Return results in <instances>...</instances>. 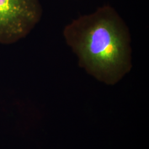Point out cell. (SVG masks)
Returning a JSON list of instances; mask_svg holds the SVG:
<instances>
[{
    "label": "cell",
    "instance_id": "obj_1",
    "mask_svg": "<svg viewBox=\"0 0 149 149\" xmlns=\"http://www.w3.org/2000/svg\"><path fill=\"white\" fill-rule=\"evenodd\" d=\"M63 36L80 68L102 82L115 85L132 69L130 30L111 6L74 19L64 28Z\"/></svg>",
    "mask_w": 149,
    "mask_h": 149
},
{
    "label": "cell",
    "instance_id": "obj_2",
    "mask_svg": "<svg viewBox=\"0 0 149 149\" xmlns=\"http://www.w3.org/2000/svg\"><path fill=\"white\" fill-rule=\"evenodd\" d=\"M42 14L40 0H0V44H12L26 37Z\"/></svg>",
    "mask_w": 149,
    "mask_h": 149
}]
</instances>
